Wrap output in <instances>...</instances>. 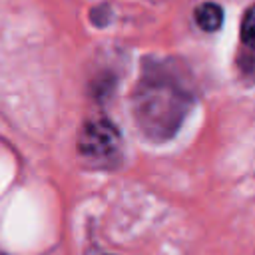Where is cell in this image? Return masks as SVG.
I'll use <instances>...</instances> for the list:
<instances>
[{
	"label": "cell",
	"instance_id": "cell-4",
	"mask_svg": "<svg viewBox=\"0 0 255 255\" xmlns=\"http://www.w3.org/2000/svg\"><path fill=\"white\" fill-rule=\"evenodd\" d=\"M241 42L245 48L255 52V4L247 8L241 20Z\"/></svg>",
	"mask_w": 255,
	"mask_h": 255
},
{
	"label": "cell",
	"instance_id": "cell-1",
	"mask_svg": "<svg viewBox=\"0 0 255 255\" xmlns=\"http://www.w3.org/2000/svg\"><path fill=\"white\" fill-rule=\"evenodd\" d=\"M189 88L163 64L149 68L133 94V114L139 129L155 141L169 139L191 108Z\"/></svg>",
	"mask_w": 255,
	"mask_h": 255
},
{
	"label": "cell",
	"instance_id": "cell-3",
	"mask_svg": "<svg viewBox=\"0 0 255 255\" xmlns=\"http://www.w3.org/2000/svg\"><path fill=\"white\" fill-rule=\"evenodd\" d=\"M195 22L205 32H215L223 24V8L215 2H203L195 8Z\"/></svg>",
	"mask_w": 255,
	"mask_h": 255
},
{
	"label": "cell",
	"instance_id": "cell-2",
	"mask_svg": "<svg viewBox=\"0 0 255 255\" xmlns=\"http://www.w3.org/2000/svg\"><path fill=\"white\" fill-rule=\"evenodd\" d=\"M122 135L118 128L106 120L96 118L82 126L78 133V153L96 167H112L122 157Z\"/></svg>",
	"mask_w": 255,
	"mask_h": 255
}]
</instances>
